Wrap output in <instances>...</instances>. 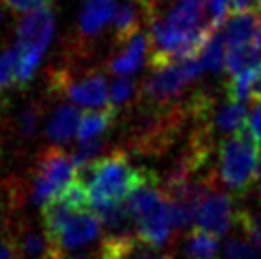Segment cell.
<instances>
[{
	"instance_id": "18",
	"label": "cell",
	"mask_w": 261,
	"mask_h": 259,
	"mask_svg": "<svg viewBox=\"0 0 261 259\" xmlns=\"http://www.w3.org/2000/svg\"><path fill=\"white\" fill-rule=\"evenodd\" d=\"M204 71L214 72V74H221L227 69V38H225V31H214L210 40L202 50Z\"/></svg>"
},
{
	"instance_id": "13",
	"label": "cell",
	"mask_w": 261,
	"mask_h": 259,
	"mask_svg": "<svg viewBox=\"0 0 261 259\" xmlns=\"http://www.w3.org/2000/svg\"><path fill=\"white\" fill-rule=\"evenodd\" d=\"M94 212L97 214L103 227L109 230L113 237H128L132 227H136L134 219H132L130 208L122 200L105 202V204L94 206Z\"/></svg>"
},
{
	"instance_id": "31",
	"label": "cell",
	"mask_w": 261,
	"mask_h": 259,
	"mask_svg": "<svg viewBox=\"0 0 261 259\" xmlns=\"http://www.w3.org/2000/svg\"><path fill=\"white\" fill-rule=\"evenodd\" d=\"M248 126L252 130V134L255 136V139L261 143V103L254 109V113L248 118Z\"/></svg>"
},
{
	"instance_id": "4",
	"label": "cell",
	"mask_w": 261,
	"mask_h": 259,
	"mask_svg": "<svg viewBox=\"0 0 261 259\" xmlns=\"http://www.w3.org/2000/svg\"><path fill=\"white\" fill-rule=\"evenodd\" d=\"M54 12L51 6L38 8L27 14L15 25L17 46V86L25 88L37 72L40 59L54 36Z\"/></svg>"
},
{
	"instance_id": "28",
	"label": "cell",
	"mask_w": 261,
	"mask_h": 259,
	"mask_svg": "<svg viewBox=\"0 0 261 259\" xmlns=\"http://www.w3.org/2000/svg\"><path fill=\"white\" fill-rule=\"evenodd\" d=\"M231 10L234 14H240V12H259L261 0H231Z\"/></svg>"
},
{
	"instance_id": "36",
	"label": "cell",
	"mask_w": 261,
	"mask_h": 259,
	"mask_svg": "<svg viewBox=\"0 0 261 259\" xmlns=\"http://www.w3.org/2000/svg\"><path fill=\"white\" fill-rule=\"evenodd\" d=\"M71 259H90L88 255H74V257H71Z\"/></svg>"
},
{
	"instance_id": "30",
	"label": "cell",
	"mask_w": 261,
	"mask_h": 259,
	"mask_svg": "<svg viewBox=\"0 0 261 259\" xmlns=\"http://www.w3.org/2000/svg\"><path fill=\"white\" fill-rule=\"evenodd\" d=\"M130 259H172V255H164V253H156L154 252V248H151V246H147V248H143V246H136V250H134V253H132Z\"/></svg>"
},
{
	"instance_id": "25",
	"label": "cell",
	"mask_w": 261,
	"mask_h": 259,
	"mask_svg": "<svg viewBox=\"0 0 261 259\" xmlns=\"http://www.w3.org/2000/svg\"><path fill=\"white\" fill-rule=\"evenodd\" d=\"M103 149V139L97 137V139H92V141H80L79 149L73 152V164L74 168L79 170L82 166L94 162V159L101 152Z\"/></svg>"
},
{
	"instance_id": "27",
	"label": "cell",
	"mask_w": 261,
	"mask_h": 259,
	"mask_svg": "<svg viewBox=\"0 0 261 259\" xmlns=\"http://www.w3.org/2000/svg\"><path fill=\"white\" fill-rule=\"evenodd\" d=\"M229 4L231 0H208V12H210V21L214 27H219V23H223Z\"/></svg>"
},
{
	"instance_id": "6",
	"label": "cell",
	"mask_w": 261,
	"mask_h": 259,
	"mask_svg": "<svg viewBox=\"0 0 261 259\" xmlns=\"http://www.w3.org/2000/svg\"><path fill=\"white\" fill-rule=\"evenodd\" d=\"M74 170L76 168L73 164V157H67L61 149L54 147L42 152L33 172L31 200L44 208L76 179Z\"/></svg>"
},
{
	"instance_id": "12",
	"label": "cell",
	"mask_w": 261,
	"mask_h": 259,
	"mask_svg": "<svg viewBox=\"0 0 261 259\" xmlns=\"http://www.w3.org/2000/svg\"><path fill=\"white\" fill-rule=\"evenodd\" d=\"M82 210L74 204L65 193H61L58 198H54L42 208V227L44 232L48 235L51 242H56L61 235V230L65 229V225L73 219Z\"/></svg>"
},
{
	"instance_id": "17",
	"label": "cell",
	"mask_w": 261,
	"mask_h": 259,
	"mask_svg": "<svg viewBox=\"0 0 261 259\" xmlns=\"http://www.w3.org/2000/svg\"><path fill=\"white\" fill-rule=\"evenodd\" d=\"M116 118V109L107 107L101 111H92L80 116L79 124V139L80 141H92L101 137L113 126Z\"/></svg>"
},
{
	"instance_id": "14",
	"label": "cell",
	"mask_w": 261,
	"mask_h": 259,
	"mask_svg": "<svg viewBox=\"0 0 261 259\" xmlns=\"http://www.w3.org/2000/svg\"><path fill=\"white\" fill-rule=\"evenodd\" d=\"M246 103H240L229 97V101L221 103L219 107H212V126L223 134H232L248 124Z\"/></svg>"
},
{
	"instance_id": "23",
	"label": "cell",
	"mask_w": 261,
	"mask_h": 259,
	"mask_svg": "<svg viewBox=\"0 0 261 259\" xmlns=\"http://www.w3.org/2000/svg\"><path fill=\"white\" fill-rule=\"evenodd\" d=\"M234 223L261 248V216L252 210H237Z\"/></svg>"
},
{
	"instance_id": "8",
	"label": "cell",
	"mask_w": 261,
	"mask_h": 259,
	"mask_svg": "<svg viewBox=\"0 0 261 259\" xmlns=\"http://www.w3.org/2000/svg\"><path fill=\"white\" fill-rule=\"evenodd\" d=\"M234 204L232 198L227 193H219L212 189L204 196L202 204L198 208L196 216V229L206 230L214 237H223L231 229V223L234 221Z\"/></svg>"
},
{
	"instance_id": "3",
	"label": "cell",
	"mask_w": 261,
	"mask_h": 259,
	"mask_svg": "<svg viewBox=\"0 0 261 259\" xmlns=\"http://www.w3.org/2000/svg\"><path fill=\"white\" fill-rule=\"evenodd\" d=\"M219 177L232 193H246L257 179L259 141L250 126H242L219 143Z\"/></svg>"
},
{
	"instance_id": "26",
	"label": "cell",
	"mask_w": 261,
	"mask_h": 259,
	"mask_svg": "<svg viewBox=\"0 0 261 259\" xmlns=\"http://www.w3.org/2000/svg\"><path fill=\"white\" fill-rule=\"evenodd\" d=\"M14 14H31L38 8L51 6L54 0H0Z\"/></svg>"
},
{
	"instance_id": "16",
	"label": "cell",
	"mask_w": 261,
	"mask_h": 259,
	"mask_svg": "<svg viewBox=\"0 0 261 259\" xmlns=\"http://www.w3.org/2000/svg\"><path fill=\"white\" fill-rule=\"evenodd\" d=\"M80 124V115L73 105H61L56 109L46 126V136L56 143H65L74 134V128Z\"/></svg>"
},
{
	"instance_id": "10",
	"label": "cell",
	"mask_w": 261,
	"mask_h": 259,
	"mask_svg": "<svg viewBox=\"0 0 261 259\" xmlns=\"http://www.w3.org/2000/svg\"><path fill=\"white\" fill-rule=\"evenodd\" d=\"M116 0H82L79 14V35L90 40L101 33L115 17Z\"/></svg>"
},
{
	"instance_id": "33",
	"label": "cell",
	"mask_w": 261,
	"mask_h": 259,
	"mask_svg": "<svg viewBox=\"0 0 261 259\" xmlns=\"http://www.w3.org/2000/svg\"><path fill=\"white\" fill-rule=\"evenodd\" d=\"M6 105H8V97H6V94H0V113L6 109Z\"/></svg>"
},
{
	"instance_id": "34",
	"label": "cell",
	"mask_w": 261,
	"mask_h": 259,
	"mask_svg": "<svg viewBox=\"0 0 261 259\" xmlns=\"http://www.w3.org/2000/svg\"><path fill=\"white\" fill-rule=\"evenodd\" d=\"M257 181L261 183V147H259V164H257Z\"/></svg>"
},
{
	"instance_id": "22",
	"label": "cell",
	"mask_w": 261,
	"mask_h": 259,
	"mask_svg": "<svg viewBox=\"0 0 261 259\" xmlns=\"http://www.w3.org/2000/svg\"><path fill=\"white\" fill-rule=\"evenodd\" d=\"M225 259H261V248L252 246L240 240V238H229L223 246Z\"/></svg>"
},
{
	"instance_id": "2",
	"label": "cell",
	"mask_w": 261,
	"mask_h": 259,
	"mask_svg": "<svg viewBox=\"0 0 261 259\" xmlns=\"http://www.w3.org/2000/svg\"><path fill=\"white\" fill-rule=\"evenodd\" d=\"M143 170H136L124 152H111L76 170V179L84 183L92 206L120 202L139 185Z\"/></svg>"
},
{
	"instance_id": "11",
	"label": "cell",
	"mask_w": 261,
	"mask_h": 259,
	"mask_svg": "<svg viewBox=\"0 0 261 259\" xmlns=\"http://www.w3.org/2000/svg\"><path fill=\"white\" fill-rule=\"evenodd\" d=\"M149 48H151V36L143 31H138L126 42L124 50L109 61V71L118 76H130L138 72L145 61V54Z\"/></svg>"
},
{
	"instance_id": "7",
	"label": "cell",
	"mask_w": 261,
	"mask_h": 259,
	"mask_svg": "<svg viewBox=\"0 0 261 259\" xmlns=\"http://www.w3.org/2000/svg\"><path fill=\"white\" fill-rule=\"evenodd\" d=\"M54 88L67 95L69 99L82 105V107H105L109 103V92H107V82L103 72L92 71L84 74L82 79L73 80L67 72H58L51 76Z\"/></svg>"
},
{
	"instance_id": "29",
	"label": "cell",
	"mask_w": 261,
	"mask_h": 259,
	"mask_svg": "<svg viewBox=\"0 0 261 259\" xmlns=\"http://www.w3.org/2000/svg\"><path fill=\"white\" fill-rule=\"evenodd\" d=\"M0 259H19L14 238L10 237L0 238Z\"/></svg>"
},
{
	"instance_id": "1",
	"label": "cell",
	"mask_w": 261,
	"mask_h": 259,
	"mask_svg": "<svg viewBox=\"0 0 261 259\" xmlns=\"http://www.w3.org/2000/svg\"><path fill=\"white\" fill-rule=\"evenodd\" d=\"M128 208L138 230V238L145 246L154 250L164 248L170 240V232L174 229L170 206L162 198L156 175L149 170H143V177L139 185L128 196Z\"/></svg>"
},
{
	"instance_id": "21",
	"label": "cell",
	"mask_w": 261,
	"mask_h": 259,
	"mask_svg": "<svg viewBox=\"0 0 261 259\" xmlns=\"http://www.w3.org/2000/svg\"><path fill=\"white\" fill-rule=\"evenodd\" d=\"M17 86V46L0 50V94Z\"/></svg>"
},
{
	"instance_id": "15",
	"label": "cell",
	"mask_w": 261,
	"mask_h": 259,
	"mask_svg": "<svg viewBox=\"0 0 261 259\" xmlns=\"http://www.w3.org/2000/svg\"><path fill=\"white\" fill-rule=\"evenodd\" d=\"M257 19L254 12H240L231 15L225 23V38L227 48H240L250 46V40H254Z\"/></svg>"
},
{
	"instance_id": "19",
	"label": "cell",
	"mask_w": 261,
	"mask_h": 259,
	"mask_svg": "<svg viewBox=\"0 0 261 259\" xmlns=\"http://www.w3.org/2000/svg\"><path fill=\"white\" fill-rule=\"evenodd\" d=\"M187 259H216L218 253V237L206 230L196 229L187 240L185 246Z\"/></svg>"
},
{
	"instance_id": "9",
	"label": "cell",
	"mask_w": 261,
	"mask_h": 259,
	"mask_svg": "<svg viewBox=\"0 0 261 259\" xmlns=\"http://www.w3.org/2000/svg\"><path fill=\"white\" fill-rule=\"evenodd\" d=\"M99 230H101V221H99L97 214L90 212V210H82L65 225V229L61 230L56 244L63 252L80 248V246L90 244L92 240L99 237Z\"/></svg>"
},
{
	"instance_id": "5",
	"label": "cell",
	"mask_w": 261,
	"mask_h": 259,
	"mask_svg": "<svg viewBox=\"0 0 261 259\" xmlns=\"http://www.w3.org/2000/svg\"><path fill=\"white\" fill-rule=\"evenodd\" d=\"M202 71L204 65L198 58H189L152 69V74L143 82L139 95L147 107H168V103L181 94L189 82L198 79Z\"/></svg>"
},
{
	"instance_id": "20",
	"label": "cell",
	"mask_w": 261,
	"mask_h": 259,
	"mask_svg": "<svg viewBox=\"0 0 261 259\" xmlns=\"http://www.w3.org/2000/svg\"><path fill=\"white\" fill-rule=\"evenodd\" d=\"M42 118V107L40 103H29L25 105V109L19 111V115L15 118V132L21 139H33L38 130Z\"/></svg>"
},
{
	"instance_id": "35",
	"label": "cell",
	"mask_w": 261,
	"mask_h": 259,
	"mask_svg": "<svg viewBox=\"0 0 261 259\" xmlns=\"http://www.w3.org/2000/svg\"><path fill=\"white\" fill-rule=\"evenodd\" d=\"M4 4H2V2H0V25H2V21H4Z\"/></svg>"
},
{
	"instance_id": "24",
	"label": "cell",
	"mask_w": 261,
	"mask_h": 259,
	"mask_svg": "<svg viewBox=\"0 0 261 259\" xmlns=\"http://www.w3.org/2000/svg\"><path fill=\"white\" fill-rule=\"evenodd\" d=\"M136 95V84L130 79H116L113 80L109 90V107L118 109L126 105Z\"/></svg>"
},
{
	"instance_id": "32",
	"label": "cell",
	"mask_w": 261,
	"mask_h": 259,
	"mask_svg": "<svg viewBox=\"0 0 261 259\" xmlns=\"http://www.w3.org/2000/svg\"><path fill=\"white\" fill-rule=\"evenodd\" d=\"M255 48V51L261 56V19L257 21V27H255V35H254V44H252Z\"/></svg>"
}]
</instances>
